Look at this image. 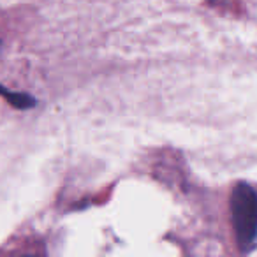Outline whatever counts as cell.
<instances>
[{
  "label": "cell",
  "instance_id": "1",
  "mask_svg": "<svg viewBox=\"0 0 257 257\" xmlns=\"http://www.w3.org/2000/svg\"><path fill=\"white\" fill-rule=\"evenodd\" d=\"M231 218L239 248L248 252L257 239V190L238 183L231 194Z\"/></svg>",
  "mask_w": 257,
  "mask_h": 257
},
{
  "label": "cell",
  "instance_id": "2",
  "mask_svg": "<svg viewBox=\"0 0 257 257\" xmlns=\"http://www.w3.org/2000/svg\"><path fill=\"white\" fill-rule=\"evenodd\" d=\"M0 95H4L11 106L18 107V109H29V107L36 106V99L29 93H22V92H11L8 90L4 85H0Z\"/></svg>",
  "mask_w": 257,
  "mask_h": 257
},
{
  "label": "cell",
  "instance_id": "3",
  "mask_svg": "<svg viewBox=\"0 0 257 257\" xmlns=\"http://www.w3.org/2000/svg\"><path fill=\"white\" fill-rule=\"evenodd\" d=\"M25 257H34V255H25Z\"/></svg>",
  "mask_w": 257,
  "mask_h": 257
}]
</instances>
